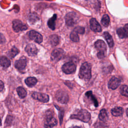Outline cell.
Instances as JSON below:
<instances>
[{
  "label": "cell",
  "instance_id": "32",
  "mask_svg": "<svg viewBox=\"0 0 128 128\" xmlns=\"http://www.w3.org/2000/svg\"><path fill=\"white\" fill-rule=\"evenodd\" d=\"M58 111H59V114H58L59 120H60V124H62V122L64 115V110L61 108H58Z\"/></svg>",
  "mask_w": 128,
  "mask_h": 128
},
{
  "label": "cell",
  "instance_id": "14",
  "mask_svg": "<svg viewBox=\"0 0 128 128\" xmlns=\"http://www.w3.org/2000/svg\"><path fill=\"white\" fill-rule=\"evenodd\" d=\"M120 80L119 78L113 76L112 77L108 82V86L112 90L116 89L120 84Z\"/></svg>",
  "mask_w": 128,
  "mask_h": 128
},
{
  "label": "cell",
  "instance_id": "3",
  "mask_svg": "<svg viewBox=\"0 0 128 128\" xmlns=\"http://www.w3.org/2000/svg\"><path fill=\"white\" fill-rule=\"evenodd\" d=\"M94 46L98 51L97 56L100 59L106 56V46L104 42L102 40H98L94 43Z\"/></svg>",
  "mask_w": 128,
  "mask_h": 128
},
{
  "label": "cell",
  "instance_id": "12",
  "mask_svg": "<svg viewBox=\"0 0 128 128\" xmlns=\"http://www.w3.org/2000/svg\"><path fill=\"white\" fill-rule=\"evenodd\" d=\"M25 50L29 56H34L36 55L38 52V49L36 46L32 44H28L25 48Z\"/></svg>",
  "mask_w": 128,
  "mask_h": 128
},
{
  "label": "cell",
  "instance_id": "21",
  "mask_svg": "<svg viewBox=\"0 0 128 128\" xmlns=\"http://www.w3.org/2000/svg\"><path fill=\"white\" fill-rule=\"evenodd\" d=\"M56 14H54V16L50 18L48 22V26L52 30H54L56 28Z\"/></svg>",
  "mask_w": 128,
  "mask_h": 128
},
{
  "label": "cell",
  "instance_id": "18",
  "mask_svg": "<svg viewBox=\"0 0 128 128\" xmlns=\"http://www.w3.org/2000/svg\"><path fill=\"white\" fill-rule=\"evenodd\" d=\"M103 36L104 38L106 39V40L110 48H112L114 45V42L112 36L110 35V34L108 32H104Z\"/></svg>",
  "mask_w": 128,
  "mask_h": 128
},
{
  "label": "cell",
  "instance_id": "35",
  "mask_svg": "<svg viewBox=\"0 0 128 128\" xmlns=\"http://www.w3.org/2000/svg\"><path fill=\"white\" fill-rule=\"evenodd\" d=\"M126 115H127V116H128V108L126 109Z\"/></svg>",
  "mask_w": 128,
  "mask_h": 128
},
{
  "label": "cell",
  "instance_id": "6",
  "mask_svg": "<svg viewBox=\"0 0 128 128\" xmlns=\"http://www.w3.org/2000/svg\"><path fill=\"white\" fill-rule=\"evenodd\" d=\"M56 98L58 102L62 104H66L68 101V94L62 90H58L56 92Z\"/></svg>",
  "mask_w": 128,
  "mask_h": 128
},
{
  "label": "cell",
  "instance_id": "9",
  "mask_svg": "<svg viewBox=\"0 0 128 128\" xmlns=\"http://www.w3.org/2000/svg\"><path fill=\"white\" fill-rule=\"evenodd\" d=\"M12 28L16 32L28 29L27 26L18 20H14L12 21Z\"/></svg>",
  "mask_w": 128,
  "mask_h": 128
},
{
  "label": "cell",
  "instance_id": "31",
  "mask_svg": "<svg viewBox=\"0 0 128 128\" xmlns=\"http://www.w3.org/2000/svg\"><path fill=\"white\" fill-rule=\"evenodd\" d=\"M75 32H76L77 34H83L84 32V28L82 26H76L73 30Z\"/></svg>",
  "mask_w": 128,
  "mask_h": 128
},
{
  "label": "cell",
  "instance_id": "19",
  "mask_svg": "<svg viewBox=\"0 0 128 128\" xmlns=\"http://www.w3.org/2000/svg\"><path fill=\"white\" fill-rule=\"evenodd\" d=\"M0 64L4 68H6L10 66V61L6 57L2 56L0 58Z\"/></svg>",
  "mask_w": 128,
  "mask_h": 128
},
{
  "label": "cell",
  "instance_id": "15",
  "mask_svg": "<svg viewBox=\"0 0 128 128\" xmlns=\"http://www.w3.org/2000/svg\"><path fill=\"white\" fill-rule=\"evenodd\" d=\"M90 28L92 31L94 32H100L102 31L101 26L96 18H92L90 20Z\"/></svg>",
  "mask_w": 128,
  "mask_h": 128
},
{
  "label": "cell",
  "instance_id": "11",
  "mask_svg": "<svg viewBox=\"0 0 128 128\" xmlns=\"http://www.w3.org/2000/svg\"><path fill=\"white\" fill-rule=\"evenodd\" d=\"M28 36L30 39L34 40L38 44H40L42 42V35L35 30H30L28 33Z\"/></svg>",
  "mask_w": 128,
  "mask_h": 128
},
{
  "label": "cell",
  "instance_id": "20",
  "mask_svg": "<svg viewBox=\"0 0 128 128\" xmlns=\"http://www.w3.org/2000/svg\"><path fill=\"white\" fill-rule=\"evenodd\" d=\"M37 80L34 77H28L25 80V83L28 87H32L36 84Z\"/></svg>",
  "mask_w": 128,
  "mask_h": 128
},
{
  "label": "cell",
  "instance_id": "33",
  "mask_svg": "<svg viewBox=\"0 0 128 128\" xmlns=\"http://www.w3.org/2000/svg\"><path fill=\"white\" fill-rule=\"evenodd\" d=\"M12 117L11 116H8L6 120V126L10 125L12 121Z\"/></svg>",
  "mask_w": 128,
  "mask_h": 128
},
{
  "label": "cell",
  "instance_id": "4",
  "mask_svg": "<svg viewBox=\"0 0 128 128\" xmlns=\"http://www.w3.org/2000/svg\"><path fill=\"white\" fill-rule=\"evenodd\" d=\"M57 124V120L50 111H48L45 116L44 126L45 128H52Z\"/></svg>",
  "mask_w": 128,
  "mask_h": 128
},
{
  "label": "cell",
  "instance_id": "23",
  "mask_svg": "<svg viewBox=\"0 0 128 128\" xmlns=\"http://www.w3.org/2000/svg\"><path fill=\"white\" fill-rule=\"evenodd\" d=\"M86 96L88 98H90L91 100H92V102L94 103V106L96 107H98V102L96 100V99L95 98V96L92 94V91H88V92H87L86 93Z\"/></svg>",
  "mask_w": 128,
  "mask_h": 128
},
{
  "label": "cell",
  "instance_id": "24",
  "mask_svg": "<svg viewBox=\"0 0 128 128\" xmlns=\"http://www.w3.org/2000/svg\"><path fill=\"white\" fill-rule=\"evenodd\" d=\"M98 118L102 122H106L108 120V116L106 111L105 109H102L100 110L98 115Z\"/></svg>",
  "mask_w": 128,
  "mask_h": 128
},
{
  "label": "cell",
  "instance_id": "16",
  "mask_svg": "<svg viewBox=\"0 0 128 128\" xmlns=\"http://www.w3.org/2000/svg\"><path fill=\"white\" fill-rule=\"evenodd\" d=\"M116 32L118 36L121 38H126L128 37V24H125L123 28H120L117 29Z\"/></svg>",
  "mask_w": 128,
  "mask_h": 128
},
{
  "label": "cell",
  "instance_id": "34",
  "mask_svg": "<svg viewBox=\"0 0 128 128\" xmlns=\"http://www.w3.org/2000/svg\"><path fill=\"white\" fill-rule=\"evenodd\" d=\"M4 88V84L2 80H0V92H2Z\"/></svg>",
  "mask_w": 128,
  "mask_h": 128
},
{
  "label": "cell",
  "instance_id": "13",
  "mask_svg": "<svg viewBox=\"0 0 128 128\" xmlns=\"http://www.w3.org/2000/svg\"><path fill=\"white\" fill-rule=\"evenodd\" d=\"M26 66V59L25 57L22 56L19 60L16 61L14 66L19 70H23Z\"/></svg>",
  "mask_w": 128,
  "mask_h": 128
},
{
  "label": "cell",
  "instance_id": "10",
  "mask_svg": "<svg viewBox=\"0 0 128 128\" xmlns=\"http://www.w3.org/2000/svg\"><path fill=\"white\" fill-rule=\"evenodd\" d=\"M32 96L34 99L37 100L42 102H47L49 100V96L44 93L34 92L32 94Z\"/></svg>",
  "mask_w": 128,
  "mask_h": 128
},
{
  "label": "cell",
  "instance_id": "28",
  "mask_svg": "<svg viewBox=\"0 0 128 128\" xmlns=\"http://www.w3.org/2000/svg\"><path fill=\"white\" fill-rule=\"evenodd\" d=\"M19 53V50L15 46L12 47V48L9 51L8 54L10 58H14L16 55Z\"/></svg>",
  "mask_w": 128,
  "mask_h": 128
},
{
  "label": "cell",
  "instance_id": "8",
  "mask_svg": "<svg viewBox=\"0 0 128 128\" xmlns=\"http://www.w3.org/2000/svg\"><path fill=\"white\" fill-rule=\"evenodd\" d=\"M64 50L60 48L54 49L52 52L51 58L54 62H58L64 56Z\"/></svg>",
  "mask_w": 128,
  "mask_h": 128
},
{
  "label": "cell",
  "instance_id": "36",
  "mask_svg": "<svg viewBox=\"0 0 128 128\" xmlns=\"http://www.w3.org/2000/svg\"><path fill=\"white\" fill-rule=\"evenodd\" d=\"M73 128H81L80 127H79V126H74Z\"/></svg>",
  "mask_w": 128,
  "mask_h": 128
},
{
  "label": "cell",
  "instance_id": "7",
  "mask_svg": "<svg viewBox=\"0 0 128 128\" xmlns=\"http://www.w3.org/2000/svg\"><path fill=\"white\" fill-rule=\"evenodd\" d=\"M62 70L66 74H71L75 72L76 66L72 62H66L62 66Z\"/></svg>",
  "mask_w": 128,
  "mask_h": 128
},
{
  "label": "cell",
  "instance_id": "30",
  "mask_svg": "<svg viewBox=\"0 0 128 128\" xmlns=\"http://www.w3.org/2000/svg\"><path fill=\"white\" fill-rule=\"evenodd\" d=\"M70 38L72 41L74 42H78L80 40V38L78 34L74 30L70 33Z\"/></svg>",
  "mask_w": 128,
  "mask_h": 128
},
{
  "label": "cell",
  "instance_id": "29",
  "mask_svg": "<svg viewBox=\"0 0 128 128\" xmlns=\"http://www.w3.org/2000/svg\"><path fill=\"white\" fill-rule=\"evenodd\" d=\"M120 92L122 96L128 97V86L122 85L120 88Z\"/></svg>",
  "mask_w": 128,
  "mask_h": 128
},
{
  "label": "cell",
  "instance_id": "27",
  "mask_svg": "<svg viewBox=\"0 0 128 128\" xmlns=\"http://www.w3.org/2000/svg\"><path fill=\"white\" fill-rule=\"evenodd\" d=\"M110 18L108 16V14H104L102 16V24L105 26V27H107L110 24Z\"/></svg>",
  "mask_w": 128,
  "mask_h": 128
},
{
  "label": "cell",
  "instance_id": "22",
  "mask_svg": "<svg viewBox=\"0 0 128 128\" xmlns=\"http://www.w3.org/2000/svg\"><path fill=\"white\" fill-rule=\"evenodd\" d=\"M49 41L52 46H56L59 43V37L56 34L51 35L49 38Z\"/></svg>",
  "mask_w": 128,
  "mask_h": 128
},
{
  "label": "cell",
  "instance_id": "5",
  "mask_svg": "<svg viewBox=\"0 0 128 128\" xmlns=\"http://www.w3.org/2000/svg\"><path fill=\"white\" fill-rule=\"evenodd\" d=\"M78 20V16L74 12H70L65 16L66 24L68 26H71L75 24Z\"/></svg>",
  "mask_w": 128,
  "mask_h": 128
},
{
  "label": "cell",
  "instance_id": "17",
  "mask_svg": "<svg viewBox=\"0 0 128 128\" xmlns=\"http://www.w3.org/2000/svg\"><path fill=\"white\" fill-rule=\"evenodd\" d=\"M124 112V109L122 107H115L111 110L112 114L115 116H121Z\"/></svg>",
  "mask_w": 128,
  "mask_h": 128
},
{
  "label": "cell",
  "instance_id": "1",
  "mask_svg": "<svg viewBox=\"0 0 128 128\" xmlns=\"http://www.w3.org/2000/svg\"><path fill=\"white\" fill-rule=\"evenodd\" d=\"M91 68L92 66L90 63H88V62L83 63L81 66L79 71V78L86 80H90L92 76Z\"/></svg>",
  "mask_w": 128,
  "mask_h": 128
},
{
  "label": "cell",
  "instance_id": "25",
  "mask_svg": "<svg viewBox=\"0 0 128 128\" xmlns=\"http://www.w3.org/2000/svg\"><path fill=\"white\" fill-rule=\"evenodd\" d=\"M16 92L18 96L22 98H25L27 94L26 90L22 86L18 87L16 88Z\"/></svg>",
  "mask_w": 128,
  "mask_h": 128
},
{
  "label": "cell",
  "instance_id": "26",
  "mask_svg": "<svg viewBox=\"0 0 128 128\" xmlns=\"http://www.w3.org/2000/svg\"><path fill=\"white\" fill-rule=\"evenodd\" d=\"M28 19L31 24H34L39 20L38 14L34 12L30 13L28 16Z\"/></svg>",
  "mask_w": 128,
  "mask_h": 128
},
{
  "label": "cell",
  "instance_id": "2",
  "mask_svg": "<svg viewBox=\"0 0 128 128\" xmlns=\"http://www.w3.org/2000/svg\"><path fill=\"white\" fill-rule=\"evenodd\" d=\"M70 118L79 120L83 122H87L90 119V114L86 110H80L76 114L71 115Z\"/></svg>",
  "mask_w": 128,
  "mask_h": 128
}]
</instances>
